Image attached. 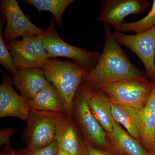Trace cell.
I'll use <instances>...</instances> for the list:
<instances>
[{"mask_svg": "<svg viewBox=\"0 0 155 155\" xmlns=\"http://www.w3.org/2000/svg\"><path fill=\"white\" fill-rule=\"evenodd\" d=\"M104 30L105 40L102 52L94 68L85 73L82 84L97 88L119 81L145 78L114 38L110 27L105 23Z\"/></svg>", "mask_w": 155, "mask_h": 155, "instance_id": "cell-1", "label": "cell"}, {"mask_svg": "<svg viewBox=\"0 0 155 155\" xmlns=\"http://www.w3.org/2000/svg\"><path fill=\"white\" fill-rule=\"evenodd\" d=\"M41 69L61 94L67 115L72 116L75 94L87 70L75 61H62L58 58H49Z\"/></svg>", "mask_w": 155, "mask_h": 155, "instance_id": "cell-2", "label": "cell"}, {"mask_svg": "<svg viewBox=\"0 0 155 155\" xmlns=\"http://www.w3.org/2000/svg\"><path fill=\"white\" fill-rule=\"evenodd\" d=\"M67 114L32 110L22 138L27 147L39 148L57 141L60 129Z\"/></svg>", "mask_w": 155, "mask_h": 155, "instance_id": "cell-3", "label": "cell"}, {"mask_svg": "<svg viewBox=\"0 0 155 155\" xmlns=\"http://www.w3.org/2000/svg\"><path fill=\"white\" fill-rule=\"evenodd\" d=\"M153 83L143 78L119 81L94 89L105 95L111 102L140 111L149 99Z\"/></svg>", "mask_w": 155, "mask_h": 155, "instance_id": "cell-4", "label": "cell"}, {"mask_svg": "<svg viewBox=\"0 0 155 155\" xmlns=\"http://www.w3.org/2000/svg\"><path fill=\"white\" fill-rule=\"evenodd\" d=\"M55 22V18H52L49 26L40 35L49 58H69L83 66L87 72L93 69L99 61L101 53L90 51L64 41L56 31Z\"/></svg>", "mask_w": 155, "mask_h": 155, "instance_id": "cell-5", "label": "cell"}, {"mask_svg": "<svg viewBox=\"0 0 155 155\" xmlns=\"http://www.w3.org/2000/svg\"><path fill=\"white\" fill-rule=\"evenodd\" d=\"M87 97V86L81 83L73 101L72 115L75 114L84 138L94 146L105 147L107 145L105 132L92 113Z\"/></svg>", "mask_w": 155, "mask_h": 155, "instance_id": "cell-6", "label": "cell"}, {"mask_svg": "<svg viewBox=\"0 0 155 155\" xmlns=\"http://www.w3.org/2000/svg\"><path fill=\"white\" fill-rule=\"evenodd\" d=\"M16 69L41 68L49 58L40 35L24 37L21 40L6 42Z\"/></svg>", "mask_w": 155, "mask_h": 155, "instance_id": "cell-7", "label": "cell"}, {"mask_svg": "<svg viewBox=\"0 0 155 155\" xmlns=\"http://www.w3.org/2000/svg\"><path fill=\"white\" fill-rule=\"evenodd\" d=\"M0 8L7 21L3 33L6 42L21 37L40 35L44 33L45 28L34 25L29 16L24 14L17 0H2Z\"/></svg>", "mask_w": 155, "mask_h": 155, "instance_id": "cell-8", "label": "cell"}, {"mask_svg": "<svg viewBox=\"0 0 155 155\" xmlns=\"http://www.w3.org/2000/svg\"><path fill=\"white\" fill-rule=\"evenodd\" d=\"M112 35L119 44L127 47L138 57L145 68L147 75L155 80V26L133 35L116 31L112 32Z\"/></svg>", "mask_w": 155, "mask_h": 155, "instance_id": "cell-9", "label": "cell"}, {"mask_svg": "<svg viewBox=\"0 0 155 155\" xmlns=\"http://www.w3.org/2000/svg\"><path fill=\"white\" fill-rule=\"evenodd\" d=\"M100 2L101 11L97 21L104 22L120 32L125 17L143 14L150 5L147 0H102Z\"/></svg>", "mask_w": 155, "mask_h": 155, "instance_id": "cell-10", "label": "cell"}, {"mask_svg": "<svg viewBox=\"0 0 155 155\" xmlns=\"http://www.w3.org/2000/svg\"><path fill=\"white\" fill-rule=\"evenodd\" d=\"M0 85V118L15 117L27 120L32 109L29 101L13 88L11 78L8 75L2 76Z\"/></svg>", "mask_w": 155, "mask_h": 155, "instance_id": "cell-11", "label": "cell"}, {"mask_svg": "<svg viewBox=\"0 0 155 155\" xmlns=\"http://www.w3.org/2000/svg\"><path fill=\"white\" fill-rule=\"evenodd\" d=\"M11 81L20 94L28 101L33 99L42 90L51 84L40 68L17 69L12 74Z\"/></svg>", "mask_w": 155, "mask_h": 155, "instance_id": "cell-12", "label": "cell"}, {"mask_svg": "<svg viewBox=\"0 0 155 155\" xmlns=\"http://www.w3.org/2000/svg\"><path fill=\"white\" fill-rule=\"evenodd\" d=\"M87 86V103L92 113L105 131L111 133L114 119L111 113L110 101L98 90Z\"/></svg>", "mask_w": 155, "mask_h": 155, "instance_id": "cell-13", "label": "cell"}, {"mask_svg": "<svg viewBox=\"0 0 155 155\" xmlns=\"http://www.w3.org/2000/svg\"><path fill=\"white\" fill-rule=\"evenodd\" d=\"M67 115L58 135V148L69 155H85V140H81L72 119Z\"/></svg>", "mask_w": 155, "mask_h": 155, "instance_id": "cell-14", "label": "cell"}, {"mask_svg": "<svg viewBox=\"0 0 155 155\" xmlns=\"http://www.w3.org/2000/svg\"><path fill=\"white\" fill-rule=\"evenodd\" d=\"M141 127V141L145 148L150 152L155 142V80L147 103L139 111Z\"/></svg>", "mask_w": 155, "mask_h": 155, "instance_id": "cell-15", "label": "cell"}, {"mask_svg": "<svg viewBox=\"0 0 155 155\" xmlns=\"http://www.w3.org/2000/svg\"><path fill=\"white\" fill-rule=\"evenodd\" d=\"M115 149L123 155H150L140 143L120 127L114 120L113 130L108 133Z\"/></svg>", "mask_w": 155, "mask_h": 155, "instance_id": "cell-16", "label": "cell"}, {"mask_svg": "<svg viewBox=\"0 0 155 155\" xmlns=\"http://www.w3.org/2000/svg\"><path fill=\"white\" fill-rule=\"evenodd\" d=\"M139 111L128 106L111 102V113L114 121L121 124L130 136L139 140H141V127Z\"/></svg>", "mask_w": 155, "mask_h": 155, "instance_id": "cell-17", "label": "cell"}, {"mask_svg": "<svg viewBox=\"0 0 155 155\" xmlns=\"http://www.w3.org/2000/svg\"><path fill=\"white\" fill-rule=\"evenodd\" d=\"M29 103L32 110L67 114L63 98L52 84L42 90Z\"/></svg>", "mask_w": 155, "mask_h": 155, "instance_id": "cell-18", "label": "cell"}, {"mask_svg": "<svg viewBox=\"0 0 155 155\" xmlns=\"http://www.w3.org/2000/svg\"><path fill=\"white\" fill-rule=\"evenodd\" d=\"M24 2L35 7L41 14L42 11H49L54 16L59 26H62V16L67 7L74 0H24Z\"/></svg>", "mask_w": 155, "mask_h": 155, "instance_id": "cell-19", "label": "cell"}, {"mask_svg": "<svg viewBox=\"0 0 155 155\" xmlns=\"http://www.w3.org/2000/svg\"><path fill=\"white\" fill-rule=\"evenodd\" d=\"M155 26V0L153 1L151 11L142 19L135 22H124L121 27V32L141 33Z\"/></svg>", "mask_w": 155, "mask_h": 155, "instance_id": "cell-20", "label": "cell"}, {"mask_svg": "<svg viewBox=\"0 0 155 155\" xmlns=\"http://www.w3.org/2000/svg\"><path fill=\"white\" fill-rule=\"evenodd\" d=\"M5 17L2 13L0 15V63L7 71L13 74L16 71L15 62L8 48L4 37L3 25L5 22Z\"/></svg>", "mask_w": 155, "mask_h": 155, "instance_id": "cell-21", "label": "cell"}, {"mask_svg": "<svg viewBox=\"0 0 155 155\" xmlns=\"http://www.w3.org/2000/svg\"><path fill=\"white\" fill-rule=\"evenodd\" d=\"M58 141H55L41 147H26L19 151L22 155H58Z\"/></svg>", "mask_w": 155, "mask_h": 155, "instance_id": "cell-22", "label": "cell"}, {"mask_svg": "<svg viewBox=\"0 0 155 155\" xmlns=\"http://www.w3.org/2000/svg\"><path fill=\"white\" fill-rule=\"evenodd\" d=\"M17 129L14 127H8L0 130V145L1 146L10 144L11 137L16 133Z\"/></svg>", "mask_w": 155, "mask_h": 155, "instance_id": "cell-23", "label": "cell"}, {"mask_svg": "<svg viewBox=\"0 0 155 155\" xmlns=\"http://www.w3.org/2000/svg\"><path fill=\"white\" fill-rule=\"evenodd\" d=\"M84 140L86 145L85 155H113L110 152L96 147L91 144L86 138H84Z\"/></svg>", "mask_w": 155, "mask_h": 155, "instance_id": "cell-24", "label": "cell"}, {"mask_svg": "<svg viewBox=\"0 0 155 155\" xmlns=\"http://www.w3.org/2000/svg\"><path fill=\"white\" fill-rule=\"evenodd\" d=\"M0 155H22L20 151L13 149L11 145L6 146L0 153Z\"/></svg>", "mask_w": 155, "mask_h": 155, "instance_id": "cell-25", "label": "cell"}, {"mask_svg": "<svg viewBox=\"0 0 155 155\" xmlns=\"http://www.w3.org/2000/svg\"><path fill=\"white\" fill-rule=\"evenodd\" d=\"M58 155H69L67 153L65 152L64 151L60 149H58Z\"/></svg>", "mask_w": 155, "mask_h": 155, "instance_id": "cell-26", "label": "cell"}, {"mask_svg": "<svg viewBox=\"0 0 155 155\" xmlns=\"http://www.w3.org/2000/svg\"><path fill=\"white\" fill-rule=\"evenodd\" d=\"M149 152L150 153V155H155V142L152 149Z\"/></svg>", "mask_w": 155, "mask_h": 155, "instance_id": "cell-27", "label": "cell"}, {"mask_svg": "<svg viewBox=\"0 0 155 155\" xmlns=\"http://www.w3.org/2000/svg\"><path fill=\"white\" fill-rule=\"evenodd\" d=\"M154 139H155V133H154Z\"/></svg>", "mask_w": 155, "mask_h": 155, "instance_id": "cell-28", "label": "cell"}, {"mask_svg": "<svg viewBox=\"0 0 155 155\" xmlns=\"http://www.w3.org/2000/svg\"><path fill=\"white\" fill-rule=\"evenodd\" d=\"M154 77H155V74H154Z\"/></svg>", "mask_w": 155, "mask_h": 155, "instance_id": "cell-29", "label": "cell"}, {"mask_svg": "<svg viewBox=\"0 0 155 155\" xmlns=\"http://www.w3.org/2000/svg\"></svg>", "mask_w": 155, "mask_h": 155, "instance_id": "cell-30", "label": "cell"}]
</instances>
